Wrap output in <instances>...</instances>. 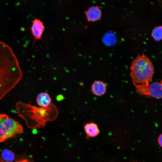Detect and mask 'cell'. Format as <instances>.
<instances>
[{
  "label": "cell",
  "instance_id": "1",
  "mask_svg": "<svg viewBox=\"0 0 162 162\" xmlns=\"http://www.w3.org/2000/svg\"><path fill=\"white\" fill-rule=\"evenodd\" d=\"M22 72L12 48L0 41V101L18 83Z\"/></svg>",
  "mask_w": 162,
  "mask_h": 162
},
{
  "label": "cell",
  "instance_id": "4",
  "mask_svg": "<svg viewBox=\"0 0 162 162\" xmlns=\"http://www.w3.org/2000/svg\"><path fill=\"white\" fill-rule=\"evenodd\" d=\"M22 125L5 114H0V142L23 132Z\"/></svg>",
  "mask_w": 162,
  "mask_h": 162
},
{
  "label": "cell",
  "instance_id": "6",
  "mask_svg": "<svg viewBox=\"0 0 162 162\" xmlns=\"http://www.w3.org/2000/svg\"><path fill=\"white\" fill-rule=\"evenodd\" d=\"M85 13L88 21L94 22L101 19L102 13L98 6L90 7L85 12Z\"/></svg>",
  "mask_w": 162,
  "mask_h": 162
},
{
  "label": "cell",
  "instance_id": "7",
  "mask_svg": "<svg viewBox=\"0 0 162 162\" xmlns=\"http://www.w3.org/2000/svg\"><path fill=\"white\" fill-rule=\"evenodd\" d=\"M149 96L157 98H162V84L159 82H154L149 85Z\"/></svg>",
  "mask_w": 162,
  "mask_h": 162
},
{
  "label": "cell",
  "instance_id": "16",
  "mask_svg": "<svg viewBox=\"0 0 162 162\" xmlns=\"http://www.w3.org/2000/svg\"><path fill=\"white\" fill-rule=\"evenodd\" d=\"M16 162H31L28 160L26 159H21L19 160L16 161Z\"/></svg>",
  "mask_w": 162,
  "mask_h": 162
},
{
  "label": "cell",
  "instance_id": "12",
  "mask_svg": "<svg viewBox=\"0 0 162 162\" xmlns=\"http://www.w3.org/2000/svg\"><path fill=\"white\" fill-rule=\"evenodd\" d=\"M1 156L2 159L7 162H12L15 158L14 153L7 149H5L2 151Z\"/></svg>",
  "mask_w": 162,
  "mask_h": 162
},
{
  "label": "cell",
  "instance_id": "18",
  "mask_svg": "<svg viewBox=\"0 0 162 162\" xmlns=\"http://www.w3.org/2000/svg\"><path fill=\"white\" fill-rule=\"evenodd\" d=\"M161 83L162 84V80L161 81Z\"/></svg>",
  "mask_w": 162,
  "mask_h": 162
},
{
  "label": "cell",
  "instance_id": "3",
  "mask_svg": "<svg viewBox=\"0 0 162 162\" xmlns=\"http://www.w3.org/2000/svg\"><path fill=\"white\" fill-rule=\"evenodd\" d=\"M130 76L134 83L143 84L152 81L154 70L151 60L145 55H139L132 61Z\"/></svg>",
  "mask_w": 162,
  "mask_h": 162
},
{
  "label": "cell",
  "instance_id": "5",
  "mask_svg": "<svg viewBox=\"0 0 162 162\" xmlns=\"http://www.w3.org/2000/svg\"><path fill=\"white\" fill-rule=\"evenodd\" d=\"M44 30V24L40 20L36 19L34 20L31 27V30L35 40L41 39Z\"/></svg>",
  "mask_w": 162,
  "mask_h": 162
},
{
  "label": "cell",
  "instance_id": "14",
  "mask_svg": "<svg viewBox=\"0 0 162 162\" xmlns=\"http://www.w3.org/2000/svg\"><path fill=\"white\" fill-rule=\"evenodd\" d=\"M115 36L112 33H108L104 38V41L106 44L110 45L115 42Z\"/></svg>",
  "mask_w": 162,
  "mask_h": 162
},
{
  "label": "cell",
  "instance_id": "10",
  "mask_svg": "<svg viewBox=\"0 0 162 162\" xmlns=\"http://www.w3.org/2000/svg\"><path fill=\"white\" fill-rule=\"evenodd\" d=\"M106 90L104 83L100 81H95L92 86V91L95 95L100 96L103 95Z\"/></svg>",
  "mask_w": 162,
  "mask_h": 162
},
{
  "label": "cell",
  "instance_id": "8",
  "mask_svg": "<svg viewBox=\"0 0 162 162\" xmlns=\"http://www.w3.org/2000/svg\"><path fill=\"white\" fill-rule=\"evenodd\" d=\"M36 101L38 105L44 107L48 106L51 103V99L48 93L42 92L37 95Z\"/></svg>",
  "mask_w": 162,
  "mask_h": 162
},
{
  "label": "cell",
  "instance_id": "17",
  "mask_svg": "<svg viewBox=\"0 0 162 162\" xmlns=\"http://www.w3.org/2000/svg\"><path fill=\"white\" fill-rule=\"evenodd\" d=\"M131 162H137V161H132Z\"/></svg>",
  "mask_w": 162,
  "mask_h": 162
},
{
  "label": "cell",
  "instance_id": "2",
  "mask_svg": "<svg viewBox=\"0 0 162 162\" xmlns=\"http://www.w3.org/2000/svg\"><path fill=\"white\" fill-rule=\"evenodd\" d=\"M15 106L17 115L25 121L28 128L32 129L43 128L47 122L54 121L58 114V109L52 103L44 107H37L21 102H16Z\"/></svg>",
  "mask_w": 162,
  "mask_h": 162
},
{
  "label": "cell",
  "instance_id": "13",
  "mask_svg": "<svg viewBox=\"0 0 162 162\" xmlns=\"http://www.w3.org/2000/svg\"><path fill=\"white\" fill-rule=\"evenodd\" d=\"M151 35L154 40L157 41L162 40V26H158L154 28Z\"/></svg>",
  "mask_w": 162,
  "mask_h": 162
},
{
  "label": "cell",
  "instance_id": "9",
  "mask_svg": "<svg viewBox=\"0 0 162 162\" xmlns=\"http://www.w3.org/2000/svg\"><path fill=\"white\" fill-rule=\"evenodd\" d=\"M84 129L87 138L94 137L99 133V129L97 125L93 123L86 124L84 126Z\"/></svg>",
  "mask_w": 162,
  "mask_h": 162
},
{
  "label": "cell",
  "instance_id": "11",
  "mask_svg": "<svg viewBox=\"0 0 162 162\" xmlns=\"http://www.w3.org/2000/svg\"><path fill=\"white\" fill-rule=\"evenodd\" d=\"M136 89V92L141 95L149 96L148 83L142 84L141 85H138L134 83Z\"/></svg>",
  "mask_w": 162,
  "mask_h": 162
},
{
  "label": "cell",
  "instance_id": "15",
  "mask_svg": "<svg viewBox=\"0 0 162 162\" xmlns=\"http://www.w3.org/2000/svg\"><path fill=\"white\" fill-rule=\"evenodd\" d=\"M158 142L160 146L162 148V134L158 136Z\"/></svg>",
  "mask_w": 162,
  "mask_h": 162
}]
</instances>
